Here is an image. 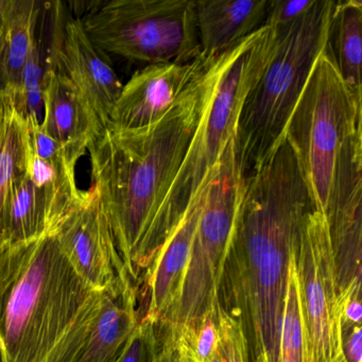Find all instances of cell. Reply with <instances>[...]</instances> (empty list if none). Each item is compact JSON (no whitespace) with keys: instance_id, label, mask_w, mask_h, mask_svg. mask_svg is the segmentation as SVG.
<instances>
[{"instance_id":"cell-3","label":"cell","mask_w":362,"mask_h":362,"mask_svg":"<svg viewBox=\"0 0 362 362\" xmlns=\"http://www.w3.org/2000/svg\"><path fill=\"white\" fill-rule=\"evenodd\" d=\"M103 292L88 285L54 234L0 252L5 362H76Z\"/></svg>"},{"instance_id":"cell-12","label":"cell","mask_w":362,"mask_h":362,"mask_svg":"<svg viewBox=\"0 0 362 362\" xmlns=\"http://www.w3.org/2000/svg\"><path fill=\"white\" fill-rule=\"evenodd\" d=\"M46 64L62 71L80 90L103 131L111 124L122 83L109 61L86 35L80 18L54 25Z\"/></svg>"},{"instance_id":"cell-22","label":"cell","mask_w":362,"mask_h":362,"mask_svg":"<svg viewBox=\"0 0 362 362\" xmlns=\"http://www.w3.org/2000/svg\"><path fill=\"white\" fill-rule=\"evenodd\" d=\"M296 253L289 264L287 293L281 329V362H304L305 340L300 283L296 267Z\"/></svg>"},{"instance_id":"cell-5","label":"cell","mask_w":362,"mask_h":362,"mask_svg":"<svg viewBox=\"0 0 362 362\" xmlns=\"http://www.w3.org/2000/svg\"><path fill=\"white\" fill-rule=\"evenodd\" d=\"M334 3L315 0L296 22L275 28L274 52L245 97L235 133L237 167L251 177L284 139L315 61L327 47Z\"/></svg>"},{"instance_id":"cell-1","label":"cell","mask_w":362,"mask_h":362,"mask_svg":"<svg viewBox=\"0 0 362 362\" xmlns=\"http://www.w3.org/2000/svg\"><path fill=\"white\" fill-rule=\"evenodd\" d=\"M315 209L287 139L243 181L220 304L243 332L247 362H281L289 264Z\"/></svg>"},{"instance_id":"cell-2","label":"cell","mask_w":362,"mask_h":362,"mask_svg":"<svg viewBox=\"0 0 362 362\" xmlns=\"http://www.w3.org/2000/svg\"><path fill=\"white\" fill-rule=\"evenodd\" d=\"M250 37L218 57L164 117L139 129L109 126L88 145L93 185L98 189L118 253L137 288V262L152 222L181 168L220 76Z\"/></svg>"},{"instance_id":"cell-8","label":"cell","mask_w":362,"mask_h":362,"mask_svg":"<svg viewBox=\"0 0 362 362\" xmlns=\"http://www.w3.org/2000/svg\"><path fill=\"white\" fill-rule=\"evenodd\" d=\"M243 181L237 167L235 136L228 141L209 186L197 226L181 296L169 325L187 329L221 304L222 279L236 226Z\"/></svg>"},{"instance_id":"cell-21","label":"cell","mask_w":362,"mask_h":362,"mask_svg":"<svg viewBox=\"0 0 362 362\" xmlns=\"http://www.w3.org/2000/svg\"><path fill=\"white\" fill-rule=\"evenodd\" d=\"M26 167L25 122L6 94L0 120V252L5 249V214L12 188Z\"/></svg>"},{"instance_id":"cell-4","label":"cell","mask_w":362,"mask_h":362,"mask_svg":"<svg viewBox=\"0 0 362 362\" xmlns=\"http://www.w3.org/2000/svg\"><path fill=\"white\" fill-rule=\"evenodd\" d=\"M276 44L273 28L251 35L240 54L224 69L182 162L146 237L137 262L139 283L175 232L188 207L217 171L218 163L235 136L241 107L268 64Z\"/></svg>"},{"instance_id":"cell-7","label":"cell","mask_w":362,"mask_h":362,"mask_svg":"<svg viewBox=\"0 0 362 362\" xmlns=\"http://www.w3.org/2000/svg\"><path fill=\"white\" fill-rule=\"evenodd\" d=\"M103 54L146 64L200 58L196 0H112L80 18Z\"/></svg>"},{"instance_id":"cell-13","label":"cell","mask_w":362,"mask_h":362,"mask_svg":"<svg viewBox=\"0 0 362 362\" xmlns=\"http://www.w3.org/2000/svg\"><path fill=\"white\" fill-rule=\"evenodd\" d=\"M217 58L200 57L190 62L158 63L139 69L122 86L110 126L139 129L158 122Z\"/></svg>"},{"instance_id":"cell-30","label":"cell","mask_w":362,"mask_h":362,"mask_svg":"<svg viewBox=\"0 0 362 362\" xmlns=\"http://www.w3.org/2000/svg\"><path fill=\"white\" fill-rule=\"evenodd\" d=\"M173 332H175V345H177V362H196L183 341L177 337L175 330Z\"/></svg>"},{"instance_id":"cell-17","label":"cell","mask_w":362,"mask_h":362,"mask_svg":"<svg viewBox=\"0 0 362 362\" xmlns=\"http://www.w3.org/2000/svg\"><path fill=\"white\" fill-rule=\"evenodd\" d=\"M141 322L136 286L103 291L76 362H116Z\"/></svg>"},{"instance_id":"cell-32","label":"cell","mask_w":362,"mask_h":362,"mask_svg":"<svg viewBox=\"0 0 362 362\" xmlns=\"http://www.w3.org/2000/svg\"><path fill=\"white\" fill-rule=\"evenodd\" d=\"M0 362H5L4 361V354L3 349H1V346H0Z\"/></svg>"},{"instance_id":"cell-16","label":"cell","mask_w":362,"mask_h":362,"mask_svg":"<svg viewBox=\"0 0 362 362\" xmlns=\"http://www.w3.org/2000/svg\"><path fill=\"white\" fill-rule=\"evenodd\" d=\"M269 8V0H196L201 57L221 56L262 29Z\"/></svg>"},{"instance_id":"cell-24","label":"cell","mask_w":362,"mask_h":362,"mask_svg":"<svg viewBox=\"0 0 362 362\" xmlns=\"http://www.w3.org/2000/svg\"><path fill=\"white\" fill-rule=\"evenodd\" d=\"M165 323L141 319L126 349L116 362H156L162 346Z\"/></svg>"},{"instance_id":"cell-28","label":"cell","mask_w":362,"mask_h":362,"mask_svg":"<svg viewBox=\"0 0 362 362\" xmlns=\"http://www.w3.org/2000/svg\"><path fill=\"white\" fill-rule=\"evenodd\" d=\"M156 362H177L175 332L169 324H165L162 346Z\"/></svg>"},{"instance_id":"cell-14","label":"cell","mask_w":362,"mask_h":362,"mask_svg":"<svg viewBox=\"0 0 362 362\" xmlns=\"http://www.w3.org/2000/svg\"><path fill=\"white\" fill-rule=\"evenodd\" d=\"M213 177L188 207L183 219L141 279L139 288V302L141 304L143 302V306L139 308L141 319L153 323L170 322L181 296L194 233Z\"/></svg>"},{"instance_id":"cell-23","label":"cell","mask_w":362,"mask_h":362,"mask_svg":"<svg viewBox=\"0 0 362 362\" xmlns=\"http://www.w3.org/2000/svg\"><path fill=\"white\" fill-rule=\"evenodd\" d=\"M44 74H45V66H44V61L42 60L41 39L37 35V27L35 40L23 71L20 94L16 100L12 101L16 111L24 119L42 122Z\"/></svg>"},{"instance_id":"cell-18","label":"cell","mask_w":362,"mask_h":362,"mask_svg":"<svg viewBox=\"0 0 362 362\" xmlns=\"http://www.w3.org/2000/svg\"><path fill=\"white\" fill-rule=\"evenodd\" d=\"M60 219L45 189L37 186L25 169L18 177L5 214V247L52 234Z\"/></svg>"},{"instance_id":"cell-11","label":"cell","mask_w":362,"mask_h":362,"mask_svg":"<svg viewBox=\"0 0 362 362\" xmlns=\"http://www.w3.org/2000/svg\"><path fill=\"white\" fill-rule=\"evenodd\" d=\"M52 234L69 264L93 289L112 291L126 284L134 285L118 253L105 207L94 185L82 190L73 209Z\"/></svg>"},{"instance_id":"cell-27","label":"cell","mask_w":362,"mask_h":362,"mask_svg":"<svg viewBox=\"0 0 362 362\" xmlns=\"http://www.w3.org/2000/svg\"><path fill=\"white\" fill-rule=\"evenodd\" d=\"M342 351L344 362H362L361 324L343 322Z\"/></svg>"},{"instance_id":"cell-19","label":"cell","mask_w":362,"mask_h":362,"mask_svg":"<svg viewBox=\"0 0 362 362\" xmlns=\"http://www.w3.org/2000/svg\"><path fill=\"white\" fill-rule=\"evenodd\" d=\"M361 30V1H336L328 46L341 78L360 107H362Z\"/></svg>"},{"instance_id":"cell-6","label":"cell","mask_w":362,"mask_h":362,"mask_svg":"<svg viewBox=\"0 0 362 362\" xmlns=\"http://www.w3.org/2000/svg\"><path fill=\"white\" fill-rule=\"evenodd\" d=\"M361 124L362 107L341 78L327 45L313 65L284 135L320 213L327 209L341 148Z\"/></svg>"},{"instance_id":"cell-29","label":"cell","mask_w":362,"mask_h":362,"mask_svg":"<svg viewBox=\"0 0 362 362\" xmlns=\"http://www.w3.org/2000/svg\"><path fill=\"white\" fill-rule=\"evenodd\" d=\"M12 0H0V56L5 47Z\"/></svg>"},{"instance_id":"cell-9","label":"cell","mask_w":362,"mask_h":362,"mask_svg":"<svg viewBox=\"0 0 362 362\" xmlns=\"http://www.w3.org/2000/svg\"><path fill=\"white\" fill-rule=\"evenodd\" d=\"M304 322V362H344L343 303L324 214L307 216L296 253Z\"/></svg>"},{"instance_id":"cell-25","label":"cell","mask_w":362,"mask_h":362,"mask_svg":"<svg viewBox=\"0 0 362 362\" xmlns=\"http://www.w3.org/2000/svg\"><path fill=\"white\" fill-rule=\"evenodd\" d=\"M220 361L247 362L245 342L240 324L223 307L219 310Z\"/></svg>"},{"instance_id":"cell-31","label":"cell","mask_w":362,"mask_h":362,"mask_svg":"<svg viewBox=\"0 0 362 362\" xmlns=\"http://www.w3.org/2000/svg\"><path fill=\"white\" fill-rule=\"evenodd\" d=\"M6 94L3 90H0V120L3 117L4 107H5Z\"/></svg>"},{"instance_id":"cell-20","label":"cell","mask_w":362,"mask_h":362,"mask_svg":"<svg viewBox=\"0 0 362 362\" xmlns=\"http://www.w3.org/2000/svg\"><path fill=\"white\" fill-rule=\"evenodd\" d=\"M41 3L31 0H12L5 47L0 56V90L11 98H18L23 71L41 18Z\"/></svg>"},{"instance_id":"cell-15","label":"cell","mask_w":362,"mask_h":362,"mask_svg":"<svg viewBox=\"0 0 362 362\" xmlns=\"http://www.w3.org/2000/svg\"><path fill=\"white\" fill-rule=\"evenodd\" d=\"M43 111L42 128L77 165L103 129L75 84L50 64H45L44 74Z\"/></svg>"},{"instance_id":"cell-26","label":"cell","mask_w":362,"mask_h":362,"mask_svg":"<svg viewBox=\"0 0 362 362\" xmlns=\"http://www.w3.org/2000/svg\"><path fill=\"white\" fill-rule=\"evenodd\" d=\"M315 0H274L270 1L264 27L279 28L296 22L315 5Z\"/></svg>"},{"instance_id":"cell-10","label":"cell","mask_w":362,"mask_h":362,"mask_svg":"<svg viewBox=\"0 0 362 362\" xmlns=\"http://www.w3.org/2000/svg\"><path fill=\"white\" fill-rule=\"evenodd\" d=\"M362 129L343 144L325 215L343 307L361 300Z\"/></svg>"}]
</instances>
